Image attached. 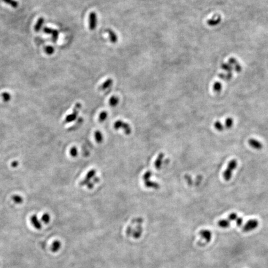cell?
Here are the masks:
<instances>
[{"label":"cell","mask_w":268,"mask_h":268,"mask_svg":"<svg viewBox=\"0 0 268 268\" xmlns=\"http://www.w3.org/2000/svg\"><path fill=\"white\" fill-rule=\"evenodd\" d=\"M70 153L71 156L75 157L78 155V150H77L76 147H72L70 150Z\"/></svg>","instance_id":"27"},{"label":"cell","mask_w":268,"mask_h":268,"mask_svg":"<svg viewBox=\"0 0 268 268\" xmlns=\"http://www.w3.org/2000/svg\"><path fill=\"white\" fill-rule=\"evenodd\" d=\"M89 28L91 31H94L97 26V16L95 12L90 13L89 15Z\"/></svg>","instance_id":"6"},{"label":"cell","mask_w":268,"mask_h":268,"mask_svg":"<svg viewBox=\"0 0 268 268\" xmlns=\"http://www.w3.org/2000/svg\"><path fill=\"white\" fill-rule=\"evenodd\" d=\"M95 176H96V172H95L94 170H91L90 171L88 172L86 176H85V178H84L83 180L80 182V186L88 185V183H89V181L91 180V178Z\"/></svg>","instance_id":"8"},{"label":"cell","mask_w":268,"mask_h":268,"mask_svg":"<svg viewBox=\"0 0 268 268\" xmlns=\"http://www.w3.org/2000/svg\"><path fill=\"white\" fill-rule=\"evenodd\" d=\"M6 4L11 6L14 8H16L18 6V3L16 0H3Z\"/></svg>","instance_id":"18"},{"label":"cell","mask_w":268,"mask_h":268,"mask_svg":"<svg viewBox=\"0 0 268 268\" xmlns=\"http://www.w3.org/2000/svg\"><path fill=\"white\" fill-rule=\"evenodd\" d=\"M1 97L3 101L5 102H8L11 100V94L9 93L5 92L1 94Z\"/></svg>","instance_id":"22"},{"label":"cell","mask_w":268,"mask_h":268,"mask_svg":"<svg viewBox=\"0 0 268 268\" xmlns=\"http://www.w3.org/2000/svg\"><path fill=\"white\" fill-rule=\"evenodd\" d=\"M113 84V80L112 78H108L107 80L105 81L104 83L100 87V90H106V89L111 87Z\"/></svg>","instance_id":"12"},{"label":"cell","mask_w":268,"mask_h":268,"mask_svg":"<svg viewBox=\"0 0 268 268\" xmlns=\"http://www.w3.org/2000/svg\"><path fill=\"white\" fill-rule=\"evenodd\" d=\"M237 161L236 160H231L228 164V166L226 169V170L223 172V178L225 181H229L232 178V171L235 170L237 166Z\"/></svg>","instance_id":"3"},{"label":"cell","mask_w":268,"mask_h":268,"mask_svg":"<svg viewBox=\"0 0 268 268\" xmlns=\"http://www.w3.org/2000/svg\"><path fill=\"white\" fill-rule=\"evenodd\" d=\"M41 220H42V222H43L44 223L47 224V223H48L50 220V215L49 214H47V213H45V214L42 215L41 217Z\"/></svg>","instance_id":"20"},{"label":"cell","mask_w":268,"mask_h":268,"mask_svg":"<svg viewBox=\"0 0 268 268\" xmlns=\"http://www.w3.org/2000/svg\"><path fill=\"white\" fill-rule=\"evenodd\" d=\"M238 217L237 214H236V213H232V214H230L229 216V218L228 219L230 220V221H235V220L236 221V220L237 219V218Z\"/></svg>","instance_id":"26"},{"label":"cell","mask_w":268,"mask_h":268,"mask_svg":"<svg viewBox=\"0 0 268 268\" xmlns=\"http://www.w3.org/2000/svg\"><path fill=\"white\" fill-rule=\"evenodd\" d=\"M107 117H108L107 112L105 111L102 112L100 114V116H99V120H100V122H103V121H104L107 118Z\"/></svg>","instance_id":"23"},{"label":"cell","mask_w":268,"mask_h":268,"mask_svg":"<svg viewBox=\"0 0 268 268\" xmlns=\"http://www.w3.org/2000/svg\"><path fill=\"white\" fill-rule=\"evenodd\" d=\"M31 222L32 225L34 226L36 229L40 230L42 228V223L39 220L37 216L36 215H33L31 217Z\"/></svg>","instance_id":"11"},{"label":"cell","mask_w":268,"mask_h":268,"mask_svg":"<svg viewBox=\"0 0 268 268\" xmlns=\"http://www.w3.org/2000/svg\"><path fill=\"white\" fill-rule=\"evenodd\" d=\"M248 144L249 146H251L252 148H255V150H261L263 147V145L262 143H261L259 141L256 140L255 138H250L248 140Z\"/></svg>","instance_id":"7"},{"label":"cell","mask_w":268,"mask_h":268,"mask_svg":"<svg viewBox=\"0 0 268 268\" xmlns=\"http://www.w3.org/2000/svg\"><path fill=\"white\" fill-rule=\"evenodd\" d=\"M44 23V19L43 17H40L37 22L35 26H34V30L35 32H39L41 29L42 25Z\"/></svg>","instance_id":"14"},{"label":"cell","mask_w":268,"mask_h":268,"mask_svg":"<svg viewBox=\"0 0 268 268\" xmlns=\"http://www.w3.org/2000/svg\"><path fill=\"white\" fill-rule=\"evenodd\" d=\"M218 225L220 227H221V228H228L230 225V221L228 219L220 220V221L218 222Z\"/></svg>","instance_id":"13"},{"label":"cell","mask_w":268,"mask_h":268,"mask_svg":"<svg viewBox=\"0 0 268 268\" xmlns=\"http://www.w3.org/2000/svg\"><path fill=\"white\" fill-rule=\"evenodd\" d=\"M61 247V242L58 240H56L53 242L51 247V250L53 252H57L59 250Z\"/></svg>","instance_id":"15"},{"label":"cell","mask_w":268,"mask_h":268,"mask_svg":"<svg viewBox=\"0 0 268 268\" xmlns=\"http://www.w3.org/2000/svg\"><path fill=\"white\" fill-rule=\"evenodd\" d=\"M43 32L52 35V37L53 42H56L58 37V32L56 29H53L49 27H45L43 29Z\"/></svg>","instance_id":"9"},{"label":"cell","mask_w":268,"mask_h":268,"mask_svg":"<svg viewBox=\"0 0 268 268\" xmlns=\"http://www.w3.org/2000/svg\"><path fill=\"white\" fill-rule=\"evenodd\" d=\"M81 108H82V104H81V103H79V102L76 103L75 106H74V108H73L72 112L70 114L66 116L63 123L68 124V123L72 122L73 121L75 120L77 118V117H78V114L80 111Z\"/></svg>","instance_id":"4"},{"label":"cell","mask_w":268,"mask_h":268,"mask_svg":"<svg viewBox=\"0 0 268 268\" xmlns=\"http://www.w3.org/2000/svg\"><path fill=\"white\" fill-rule=\"evenodd\" d=\"M12 200L14 203L20 204L23 202V198L19 195H14L12 196Z\"/></svg>","instance_id":"17"},{"label":"cell","mask_w":268,"mask_h":268,"mask_svg":"<svg viewBox=\"0 0 268 268\" xmlns=\"http://www.w3.org/2000/svg\"><path fill=\"white\" fill-rule=\"evenodd\" d=\"M243 219H242L241 217H238L237 219L236 220V223H237V225L238 227H240L241 225H242V223H243Z\"/></svg>","instance_id":"28"},{"label":"cell","mask_w":268,"mask_h":268,"mask_svg":"<svg viewBox=\"0 0 268 268\" xmlns=\"http://www.w3.org/2000/svg\"><path fill=\"white\" fill-rule=\"evenodd\" d=\"M233 120L232 118H231V117H229V118H227L226 119L225 124V126L226 128H230L231 127L233 126Z\"/></svg>","instance_id":"21"},{"label":"cell","mask_w":268,"mask_h":268,"mask_svg":"<svg viewBox=\"0 0 268 268\" xmlns=\"http://www.w3.org/2000/svg\"><path fill=\"white\" fill-rule=\"evenodd\" d=\"M119 98L117 96H114L110 98V100L109 101V104L110 106H112V107H114V106L117 105V104L119 103Z\"/></svg>","instance_id":"16"},{"label":"cell","mask_w":268,"mask_h":268,"mask_svg":"<svg viewBox=\"0 0 268 268\" xmlns=\"http://www.w3.org/2000/svg\"><path fill=\"white\" fill-rule=\"evenodd\" d=\"M199 234L201 237V240L198 242V245L200 247H204L211 241L212 238V233L211 231L208 230H202L200 231Z\"/></svg>","instance_id":"2"},{"label":"cell","mask_w":268,"mask_h":268,"mask_svg":"<svg viewBox=\"0 0 268 268\" xmlns=\"http://www.w3.org/2000/svg\"><path fill=\"white\" fill-rule=\"evenodd\" d=\"M259 225V222L256 219L249 220L242 228V230L244 232H249L251 231L255 230L258 227Z\"/></svg>","instance_id":"5"},{"label":"cell","mask_w":268,"mask_h":268,"mask_svg":"<svg viewBox=\"0 0 268 268\" xmlns=\"http://www.w3.org/2000/svg\"><path fill=\"white\" fill-rule=\"evenodd\" d=\"M106 32L108 33L109 40L110 42L112 43H115L117 42V40H118V37H117V35L116 34V33L112 30L111 29H106Z\"/></svg>","instance_id":"10"},{"label":"cell","mask_w":268,"mask_h":268,"mask_svg":"<svg viewBox=\"0 0 268 268\" xmlns=\"http://www.w3.org/2000/svg\"><path fill=\"white\" fill-rule=\"evenodd\" d=\"M94 136H95V138H96V140L98 142H102V134L100 132H98V131L96 132V133H95Z\"/></svg>","instance_id":"24"},{"label":"cell","mask_w":268,"mask_h":268,"mask_svg":"<svg viewBox=\"0 0 268 268\" xmlns=\"http://www.w3.org/2000/svg\"><path fill=\"white\" fill-rule=\"evenodd\" d=\"M45 52H46L47 54L52 55V54H53V53H54L55 50H54L53 47H52V46H47V47H45Z\"/></svg>","instance_id":"25"},{"label":"cell","mask_w":268,"mask_h":268,"mask_svg":"<svg viewBox=\"0 0 268 268\" xmlns=\"http://www.w3.org/2000/svg\"><path fill=\"white\" fill-rule=\"evenodd\" d=\"M214 127L219 132H222L224 130V126L220 122V121H216L214 123Z\"/></svg>","instance_id":"19"},{"label":"cell","mask_w":268,"mask_h":268,"mask_svg":"<svg viewBox=\"0 0 268 268\" xmlns=\"http://www.w3.org/2000/svg\"><path fill=\"white\" fill-rule=\"evenodd\" d=\"M18 165V162L17 161H13V162L12 163V166L13 167H16Z\"/></svg>","instance_id":"29"},{"label":"cell","mask_w":268,"mask_h":268,"mask_svg":"<svg viewBox=\"0 0 268 268\" xmlns=\"http://www.w3.org/2000/svg\"><path fill=\"white\" fill-rule=\"evenodd\" d=\"M143 222L144 220L140 217L135 218L132 220L126 229V235L128 237L133 238L134 239H139L143 233Z\"/></svg>","instance_id":"1"}]
</instances>
